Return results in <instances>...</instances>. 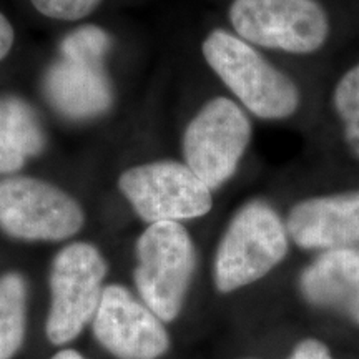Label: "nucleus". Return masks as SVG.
I'll return each mask as SVG.
<instances>
[{
	"mask_svg": "<svg viewBox=\"0 0 359 359\" xmlns=\"http://www.w3.org/2000/svg\"><path fill=\"white\" fill-rule=\"evenodd\" d=\"M253 138V125L240 103L228 97H213L191 116L182 137L183 161L218 190L233 178Z\"/></svg>",
	"mask_w": 359,
	"mask_h": 359,
	"instance_id": "obj_4",
	"label": "nucleus"
},
{
	"mask_svg": "<svg viewBox=\"0 0 359 359\" xmlns=\"http://www.w3.org/2000/svg\"><path fill=\"white\" fill-rule=\"evenodd\" d=\"M333 109L349 151L359 160V62L344 72L336 82Z\"/></svg>",
	"mask_w": 359,
	"mask_h": 359,
	"instance_id": "obj_15",
	"label": "nucleus"
},
{
	"mask_svg": "<svg viewBox=\"0 0 359 359\" xmlns=\"http://www.w3.org/2000/svg\"><path fill=\"white\" fill-rule=\"evenodd\" d=\"M50 359H87L83 356V354H80L79 351H75V349H62V351H58L57 354H53Z\"/></svg>",
	"mask_w": 359,
	"mask_h": 359,
	"instance_id": "obj_20",
	"label": "nucleus"
},
{
	"mask_svg": "<svg viewBox=\"0 0 359 359\" xmlns=\"http://www.w3.org/2000/svg\"><path fill=\"white\" fill-rule=\"evenodd\" d=\"M83 224V206L55 183L27 175L0 182V230L11 238L57 243Z\"/></svg>",
	"mask_w": 359,
	"mask_h": 359,
	"instance_id": "obj_8",
	"label": "nucleus"
},
{
	"mask_svg": "<svg viewBox=\"0 0 359 359\" xmlns=\"http://www.w3.org/2000/svg\"><path fill=\"white\" fill-rule=\"evenodd\" d=\"M93 334L116 359H160L170 348L163 321L122 285H107L92 320Z\"/></svg>",
	"mask_w": 359,
	"mask_h": 359,
	"instance_id": "obj_9",
	"label": "nucleus"
},
{
	"mask_svg": "<svg viewBox=\"0 0 359 359\" xmlns=\"http://www.w3.org/2000/svg\"><path fill=\"white\" fill-rule=\"evenodd\" d=\"M309 304L333 309L359 326V253L353 248L323 251L299 276Z\"/></svg>",
	"mask_w": 359,
	"mask_h": 359,
	"instance_id": "obj_12",
	"label": "nucleus"
},
{
	"mask_svg": "<svg viewBox=\"0 0 359 359\" xmlns=\"http://www.w3.org/2000/svg\"><path fill=\"white\" fill-rule=\"evenodd\" d=\"M290 251L286 223L268 201L251 200L228 223L213 263L215 288L228 294L253 285L283 263Z\"/></svg>",
	"mask_w": 359,
	"mask_h": 359,
	"instance_id": "obj_2",
	"label": "nucleus"
},
{
	"mask_svg": "<svg viewBox=\"0 0 359 359\" xmlns=\"http://www.w3.org/2000/svg\"><path fill=\"white\" fill-rule=\"evenodd\" d=\"M201 55L236 102L257 118L288 120L302 107L294 80L235 32L212 30L201 42Z\"/></svg>",
	"mask_w": 359,
	"mask_h": 359,
	"instance_id": "obj_1",
	"label": "nucleus"
},
{
	"mask_svg": "<svg viewBox=\"0 0 359 359\" xmlns=\"http://www.w3.org/2000/svg\"><path fill=\"white\" fill-rule=\"evenodd\" d=\"M27 323V281L20 273L0 276V359L20 351Z\"/></svg>",
	"mask_w": 359,
	"mask_h": 359,
	"instance_id": "obj_14",
	"label": "nucleus"
},
{
	"mask_svg": "<svg viewBox=\"0 0 359 359\" xmlns=\"http://www.w3.org/2000/svg\"><path fill=\"white\" fill-rule=\"evenodd\" d=\"M110 48L111 35L105 29L95 24H85L74 29L62 39L58 45V53L105 62Z\"/></svg>",
	"mask_w": 359,
	"mask_h": 359,
	"instance_id": "obj_16",
	"label": "nucleus"
},
{
	"mask_svg": "<svg viewBox=\"0 0 359 359\" xmlns=\"http://www.w3.org/2000/svg\"><path fill=\"white\" fill-rule=\"evenodd\" d=\"M30 4L47 19L77 22L95 12L102 0H30Z\"/></svg>",
	"mask_w": 359,
	"mask_h": 359,
	"instance_id": "obj_17",
	"label": "nucleus"
},
{
	"mask_svg": "<svg viewBox=\"0 0 359 359\" xmlns=\"http://www.w3.org/2000/svg\"><path fill=\"white\" fill-rule=\"evenodd\" d=\"M47 147L37 111L15 95H0V175L17 173Z\"/></svg>",
	"mask_w": 359,
	"mask_h": 359,
	"instance_id": "obj_13",
	"label": "nucleus"
},
{
	"mask_svg": "<svg viewBox=\"0 0 359 359\" xmlns=\"http://www.w3.org/2000/svg\"><path fill=\"white\" fill-rule=\"evenodd\" d=\"M288 359H334V356L323 341L309 338L299 341Z\"/></svg>",
	"mask_w": 359,
	"mask_h": 359,
	"instance_id": "obj_18",
	"label": "nucleus"
},
{
	"mask_svg": "<svg viewBox=\"0 0 359 359\" xmlns=\"http://www.w3.org/2000/svg\"><path fill=\"white\" fill-rule=\"evenodd\" d=\"M13 42H15V32H13V27L11 20L0 12V62L11 53Z\"/></svg>",
	"mask_w": 359,
	"mask_h": 359,
	"instance_id": "obj_19",
	"label": "nucleus"
},
{
	"mask_svg": "<svg viewBox=\"0 0 359 359\" xmlns=\"http://www.w3.org/2000/svg\"><path fill=\"white\" fill-rule=\"evenodd\" d=\"M116 187L148 224L188 222L213 208V190L185 161L151 160L133 165L120 173Z\"/></svg>",
	"mask_w": 359,
	"mask_h": 359,
	"instance_id": "obj_7",
	"label": "nucleus"
},
{
	"mask_svg": "<svg viewBox=\"0 0 359 359\" xmlns=\"http://www.w3.org/2000/svg\"><path fill=\"white\" fill-rule=\"evenodd\" d=\"M138 296L163 323L177 320L196 268V251L182 223H151L135 246Z\"/></svg>",
	"mask_w": 359,
	"mask_h": 359,
	"instance_id": "obj_3",
	"label": "nucleus"
},
{
	"mask_svg": "<svg viewBox=\"0 0 359 359\" xmlns=\"http://www.w3.org/2000/svg\"><path fill=\"white\" fill-rule=\"evenodd\" d=\"M285 223L303 250L349 248L359 241V190L304 198L291 206Z\"/></svg>",
	"mask_w": 359,
	"mask_h": 359,
	"instance_id": "obj_11",
	"label": "nucleus"
},
{
	"mask_svg": "<svg viewBox=\"0 0 359 359\" xmlns=\"http://www.w3.org/2000/svg\"><path fill=\"white\" fill-rule=\"evenodd\" d=\"M43 93L53 110L77 122L105 115L115 102L105 62L62 53L45 72Z\"/></svg>",
	"mask_w": 359,
	"mask_h": 359,
	"instance_id": "obj_10",
	"label": "nucleus"
},
{
	"mask_svg": "<svg viewBox=\"0 0 359 359\" xmlns=\"http://www.w3.org/2000/svg\"><path fill=\"white\" fill-rule=\"evenodd\" d=\"M109 271L107 259L95 245L74 241L53 257L50 264V309L45 333L50 343H70L95 316Z\"/></svg>",
	"mask_w": 359,
	"mask_h": 359,
	"instance_id": "obj_6",
	"label": "nucleus"
},
{
	"mask_svg": "<svg viewBox=\"0 0 359 359\" xmlns=\"http://www.w3.org/2000/svg\"><path fill=\"white\" fill-rule=\"evenodd\" d=\"M233 32L255 47L311 55L325 47L331 20L318 0H233Z\"/></svg>",
	"mask_w": 359,
	"mask_h": 359,
	"instance_id": "obj_5",
	"label": "nucleus"
}]
</instances>
